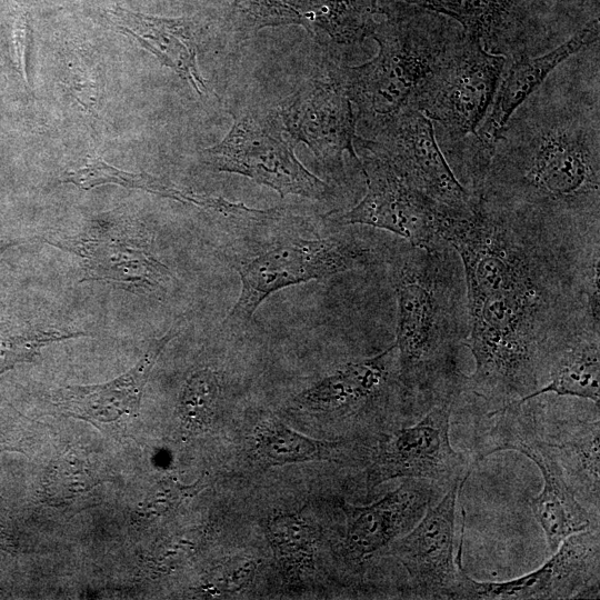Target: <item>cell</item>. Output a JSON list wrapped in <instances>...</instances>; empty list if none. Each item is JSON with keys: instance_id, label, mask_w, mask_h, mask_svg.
Instances as JSON below:
<instances>
[{"instance_id": "6da1fadb", "label": "cell", "mask_w": 600, "mask_h": 600, "mask_svg": "<svg viewBox=\"0 0 600 600\" xmlns=\"http://www.w3.org/2000/svg\"><path fill=\"white\" fill-rule=\"evenodd\" d=\"M437 230L464 277L476 367L463 391L493 410L526 401L557 350L600 326V241L567 240L480 198L470 213L444 210Z\"/></svg>"}, {"instance_id": "7a4b0ae2", "label": "cell", "mask_w": 600, "mask_h": 600, "mask_svg": "<svg viewBox=\"0 0 600 600\" xmlns=\"http://www.w3.org/2000/svg\"><path fill=\"white\" fill-rule=\"evenodd\" d=\"M598 112L546 107L512 121L477 198L567 240H600Z\"/></svg>"}, {"instance_id": "3957f363", "label": "cell", "mask_w": 600, "mask_h": 600, "mask_svg": "<svg viewBox=\"0 0 600 600\" xmlns=\"http://www.w3.org/2000/svg\"><path fill=\"white\" fill-rule=\"evenodd\" d=\"M407 244L389 258L399 379L412 403L423 399L430 406L462 382L457 357L468 336L464 277L443 239L427 248Z\"/></svg>"}, {"instance_id": "277c9868", "label": "cell", "mask_w": 600, "mask_h": 600, "mask_svg": "<svg viewBox=\"0 0 600 600\" xmlns=\"http://www.w3.org/2000/svg\"><path fill=\"white\" fill-rule=\"evenodd\" d=\"M381 251L352 233L280 237L236 256L240 293L227 314L226 329H247L258 307L272 293L383 261Z\"/></svg>"}, {"instance_id": "5b68a950", "label": "cell", "mask_w": 600, "mask_h": 600, "mask_svg": "<svg viewBox=\"0 0 600 600\" xmlns=\"http://www.w3.org/2000/svg\"><path fill=\"white\" fill-rule=\"evenodd\" d=\"M379 44L370 61L341 71L347 94L376 136L410 108L420 86L454 39L409 23L388 21L371 34Z\"/></svg>"}, {"instance_id": "8992f818", "label": "cell", "mask_w": 600, "mask_h": 600, "mask_svg": "<svg viewBox=\"0 0 600 600\" xmlns=\"http://www.w3.org/2000/svg\"><path fill=\"white\" fill-rule=\"evenodd\" d=\"M491 421L476 444L481 460L499 451L513 450L529 458L540 470L543 486L530 500L532 514L546 536L549 553H553L569 536L599 526V517L577 499L549 440L540 436L528 401L490 411Z\"/></svg>"}, {"instance_id": "52a82bcc", "label": "cell", "mask_w": 600, "mask_h": 600, "mask_svg": "<svg viewBox=\"0 0 600 600\" xmlns=\"http://www.w3.org/2000/svg\"><path fill=\"white\" fill-rule=\"evenodd\" d=\"M233 119L227 136L202 151L209 167L244 176L273 189L281 198L296 194L322 200L329 197L330 187L297 159V144L284 137L278 111L248 109L233 114Z\"/></svg>"}, {"instance_id": "ba28073f", "label": "cell", "mask_w": 600, "mask_h": 600, "mask_svg": "<svg viewBox=\"0 0 600 600\" xmlns=\"http://www.w3.org/2000/svg\"><path fill=\"white\" fill-rule=\"evenodd\" d=\"M507 59L466 33L414 94L410 108L437 121L453 142L474 136L496 96Z\"/></svg>"}, {"instance_id": "9c48e42d", "label": "cell", "mask_w": 600, "mask_h": 600, "mask_svg": "<svg viewBox=\"0 0 600 600\" xmlns=\"http://www.w3.org/2000/svg\"><path fill=\"white\" fill-rule=\"evenodd\" d=\"M462 383L437 398L413 424L383 433L367 467L370 491L392 479H424L439 487L469 478L471 464L450 442V418Z\"/></svg>"}, {"instance_id": "30bf717a", "label": "cell", "mask_w": 600, "mask_h": 600, "mask_svg": "<svg viewBox=\"0 0 600 600\" xmlns=\"http://www.w3.org/2000/svg\"><path fill=\"white\" fill-rule=\"evenodd\" d=\"M48 243L82 260L83 280L153 294L166 291L172 280L169 268L153 253L148 231L131 221L99 220L76 236L50 239Z\"/></svg>"}, {"instance_id": "8fae6325", "label": "cell", "mask_w": 600, "mask_h": 600, "mask_svg": "<svg viewBox=\"0 0 600 600\" xmlns=\"http://www.w3.org/2000/svg\"><path fill=\"white\" fill-rule=\"evenodd\" d=\"M356 147L387 160L412 187L441 206L463 214L473 211L478 198L454 174L431 120L420 111L404 110L374 140L356 138Z\"/></svg>"}, {"instance_id": "7c38bea8", "label": "cell", "mask_w": 600, "mask_h": 600, "mask_svg": "<svg viewBox=\"0 0 600 600\" xmlns=\"http://www.w3.org/2000/svg\"><path fill=\"white\" fill-rule=\"evenodd\" d=\"M599 526L567 537L538 569L506 581H477L464 571L456 599L526 600L598 598Z\"/></svg>"}, {"instance_id": "4fadbf2b", "label": "cell", "mask_w": 600, "mask_h": 600, "mask_svg": "<svg viewBox=\"0 0 600 600\" xmlns=\"http://www.w3.org/2000/svg\"><path fill=\"white\" fill-rule=\"evenodd\" d=\"M467 479L452 483L411 530L382 550L403 566L418 598L456 599L464 572L463 536L454 549L456 507Z\"/></svg>"}, {"instance_id": "5bb4252c", "label": "cell", "mask_w": 600, "mask_h": 600, "mask_svg": "<svg viewBox=\"0 0 600 600\" xmlns=\"http://www.w3.org/2000/svg\"><path fill=\"white\" fill-rule=\"evenodd\" d=\"M360 162L366 194L352 209L332 219L338 226L387 230L413 247H432L442 240L438 221L449 208L412 187L387 160L370 153Z\"/></svg>"}, {"instance_id": "9a60e30c", "label": "cell", "mask_w": 600, "mask_h": 600, "mask_svg": "<svg viewBox=\"0 0 600 600\" xmlns=\"http://www.w3.org/2000/svg\"><path fill=\"white\" fill-rule=\"evenodd\" d=\"M279 114L290 139L306 143L329 170L342 169L344 152L361 167L354 150L357 113L341 74L331 82L308 81L283 101Z\"/></svg>"}, {"instance_id": "2e32d148", "label": "cell", "mask_w": 600, "mask_h": 600, "mask_svg": "<svg viewBox=\"0 0 600 600\" xmlns=\"http://www.w3.org/2000/svg\"><path fill=\"white\" fill-rule=\"evenodd\" d=\"M437 488L441 487L424 479H406L369 504L343 502L346 558L360 563L411 530L432 504Z\"/></svg>"}, {"instance_id": "e0dca14e", "label": "cell", "mask_w": 600, "mask_h": 600, "mask_svg": "<svg viewBox=\"0 0 600 600\" xmlns=\"http://www.w3.org/2000/svg\"><path fill=\"white\" fill-rule=\"evenodd\" d=\"M377 0H237L238 21L248 31L299 24L311 33L322 29L341 44L361 42L377 24Z\"/></svg>"}, {"instance_id": "ac0fdd59", "label": "cell", "mask_w": 600, "mask_h": 600, "mask_svg": "<svg viewBox=\"0 0 600 600\" xmlns=\"http://www.w3.org/2000/svg\"><path fill=\"white\" fill-rule=\"evenodd\" d=\"M393 387H402L396 343L343 363L298 392L290 406L307 412H353L382 400Z\"/></svg>"}, {"instance_id": "d6986e66", "label": "cell", "mask_w": 600, "mask_h": 600, "mask_svg": "<svg viewBox=\"0 0 600 600\" xmlns=\"http://www.w3.org/2000/svg\"><path fill=\"white\" fill-rule=\"evenodd\" d=\"M179 331L170 329L153 340L128 372L102 384L68 386L53 393V403L67 414L94 423H112L136 416L150 372L166 346Z\"/></svg>"}, {"instance_id": "ffe728a7", "label": "cell", "mask_w": 600, "mask_h": 600, "mask_svg": "<svg viewBox=\"0 0 600 600\" xmlns=\"http://www.w3.org/2000/svg\"><path fill=\"white\" fill-rule=\"evenodd\" d=\"M547 393L590 400L599 408L600 327L598 324L584 326L557 350L549 362L544 384L527 400Z\"/></svg>"}, {"instance_id": "44dd1931", "label": "cell", "mask_w": 600, "mask_h": 600, "mask_svg": "<svg viewBox=\"0 0 600 600\" xmlns=\"http://www.w3.org/2000/svg\"><path fill=\"white\" fill-rule=\"evenodd\" d=\"M564 477L577 499L587 501L599 516L600 506V422H578L563 436L549 440ZM580 501V500H579Z\"/></svg>"}, {"instance_id": "7402d4cb", "label": "cell", "mask_w": 600, "mask_h": 600, "mask_svg": "<svg viewBox=\"0 0 600 600\" xmlns=\"http://www.w3.org/2000/svg\"><path fill=\"white\" fill-rule=\"evenodd\" d=\"M130 16L133 29L127 30H136L131 33L164 66L189 81L199 94L208 91L197 68V48L186 21Z\"/></svg>"}, {"instance_id": "603a6c76", "label": "cell", "mask_w": 600, "mask_h": 600, "mask_svg": "<svg viewBox=\"0 0 600 600\" xmlns=\"http://www.w3.org/2000/svg\"><path fill=\"white\" fill-rule=\"evenodd\" d=\"M456 19L463 33L492 53L503 52L513 0H398Z\"/></svg>"}, {"instance_id": "cb8c5ba5", "label": "cell", "mask_w": 600, "mask_h": 600, "mask_svg": "<svg viewBox=\"0 0 600 600\" xmlns=\"http://www.w3.org/2000/svg\"><path fill=\"white\" fill-rule=\"evenodd\" d=\"M333 442L307 437L279 420H269L256 431L254 460L263 468L329 459Z\"/></svg>"}, {"instance_id": "d4e9b609", "label": "cell", "mask_w": 600, "mask_h": 600, "mask_svg": "<svg viewBox=\"0 0 600 600\" xmlns=\"http://www.w3.org/2000/svg\"><path fill=\"white\" fill-rule=\"evenodd\" d=\"M62 181L71 182L84 190L113 183L130 189H141L180 202H188L196 207L201 203V194L180 189L149 173H132L117 169L99 158L90 159L82 168L64 172Z\"/></svg>"}, {"instance_id": "484cf974", "label": "cell", "mask_w": 600, "mask_h": 600, "mask_svg": "<svg viewBox=\"0 0 600 600\" xmlns=\"http://www.w3.org/2000/svg\"><path fill=\"white\" fill-rule=\"evenodd\" d=\"M267 537L273 553L288 574H301L312 567L317 534L300 514L281 512L267 522Z\"/></svg>"}, {"instance_id": "4316f807", "label": "cell", "mask_w": 600, "mask_h": 600, "mask_svg": "<svg viewBox=\"0 0 600 600\" xmlns=\"http://www.w3.org/2000/svg\"><path fill=\"white\" fill-rule=\"evenodd\" d=\"M222 376L211 368L192 372L179 394L178 416L191 432H201L213 422L222 396Z\"/></svg>"}, {"instance_id": "83f0119b", "label": "cell", "mask_w": 600, "mask_h": 600, "mask_svg": "<svg viewBox=\"0 0 600 600\" xmlns=\"http://www.w3.org/2000/svg\"><path fill=\"white\" fill-rule=\"evenodd\" d=\"M86 332L56 327H29L0 334V372L14 363L30 361L52 342L83 337Z\"/></svg>"}, {"instance_id": "f1b7e54d", "label": "cell", "mask_w": 600, "mask_h": 600, "mask_svg": "<svg viewBox=\"0 0 600 600\" xmlns=\"http://www.w3.org/2000/svg\"><path fill=\"white\" fill-rule=\"evenodd\" d=\"M84 460L64 456L52 464L43 481V497L48 503H63L96 484Z\"/></svg>"}, {"instance_id": "f546056e", "label": "cell", "mask_w": 600, "mask_h": 600, "mask_svg": "<svg viewBox=\"0 0 600 600\" xmlns=\"http://www.w3.org/2000/svg\"><path fill=\"white\" fill-rule=\"evenodd\" d=\"M204 486L199 480L194 484L186 486L177 480L168 479L159 484L157 491L146 500L141 507L146 517L158 516L178 507L184 499L194 496Z\"/></svg>"}, {"instance_id": "4dcf8cb0", "label": "cell", "mask_w": 600, "mask_h": 600, "mask_svg": "<svg viewBox=\"0 0 600 600\" xmlns=\"http://www.w3.org/2000/svg\"><path fill=\"white\" fill-rule=\"evenodd\" d=\"M16 51L19 59V66L21 67L22 74L26 79V62H24V49H26V22L22 20L19 23V27L16 29Z\"/></svg>"}]
</instances>
